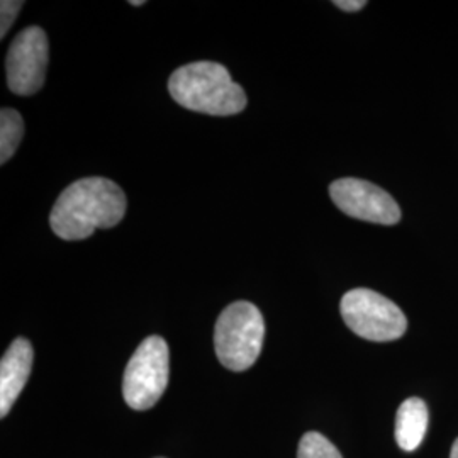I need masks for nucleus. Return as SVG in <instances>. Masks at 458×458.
<instances>
[{
	"label": "nucleus",
	"instance_id": "obj_1",
	"mask_svg": "<svg viewBox=\"0 0 458 458\" xmlns=\"http://www.w3.org/2000/svg\"><path fill=\"white\" fill-rule=\"evenodd\" d=\"M128 200L113 181L89 177L73 182L60 194L49 216L56 236L79 242L92 236L96 229L114 228L126 214Z\"/></svg>",
	"mask_w": 458,
	"mask_h": 458
},
{
	"label": "nucleus",
	"instance_id": "obj_2",
	"mask_svg": "<svg viewBox=\"0 0 458 458\" xmlns=\"http://www.w3.org/2000/svg\"><path fill=\"white\" fill-rule=\"evenodd\" d=\"M168 92L189 111L209 115H233L246 107L245 90L231 81L226 66L196 62L170 75Z\"/></svg>",
	"mask_w": 458,
	"mask_h": 458
},
{
	"label": "nucleus",
	"instance_id": "obj_3",
	"mask_svg": "<svg viewBox=\"0 0 458 458\" xmlns=\"http://www.w3.org/2000/svg\"><path fill=\"white\" fill-rule=\"evenodd\" d=\"M265 321L262 312L251 302L229 304L216 321L214 348L223 367L233 372L250 369L262 352Z\"/></svg>",
	"mask_w": 458,
	"mask_h": 458
},
{
	"label": "nucleus",
	"instance_id": "obj_4",
	"mask_svg": "<svg viewBox=\"0 0 458 458\" xmlns=\"http://www.w3.org/2000/svg\"><path fill=\"white\" fill-rule=\"evenodd\" d=\"M170 376V355L164 338L149 336L140 344L126 367L123 394L136 411L153 408L164 395Z\"/></svg>",
	"mask_w": 458,
	"mask_h": 458
},
{
	"label": "nucleus",
	"instance_id": "obj_5",
	"mask_svg": "<svg viewBox=\"0 0 458 458\" xmlns=\"http://www.w3.org/2000/svg\"><path fill=\"white\" fill-rule=\"evenodd\" d=\"M340 310L344 325L370 342H394L408 329L404 312L393 301L370 289H353L346 293Z\"/></svg>",
	"mask_w": 458,
	"mask_h": 458
},
{
	"label": "nucleus",
	"instance_id": "obj_6",
	"mask_svg": "<svg viewBox=\"0 0 458 458\" xmlns=\"http://www.w3.org/2000/svg\"><path fill=\"white\" fill-rule=\"evenodd\" d=\"M48 36L30 26L16 36L5 58L7 85L17 96H33L41 90L48 70Z\"/></svg>",
	"mask_w": 458,
	"mask_h": 458
},
{
	"label": "nucleus",
	"instance_id": "obj_7",
	"mask_svg": "<svg viewBox=\"0 0 458 458\" xmlns=\"http://www.w3.org/2000/svg\"><path fill=\"white\" fill-rule=\"evenodd\" d=\"M329 196L342 213L355 219L384 226H393L401 221L397 202L376 183L360 179H340L329 185Z\"/></svg>",
	"mask_w": 458,
	"mask_h": 458
},
{
	"label": "nucleus",
	"instance_id": "obj_8",
	"mask_svg": "<svg viewBox=\"0 0 458 458\" xmlns=\"http://www.w3.org/2000/svg\"><path fill=\"white\" fill-rule=\"evenodd\" d=\"M33 346L26 338H17L0 361V416L5 418L22 393L33 369Z\"/></svg>",
	"mask_w": 458,
	"mask_h": 458
},
{
	"label": "nucleus",
	"instance_id": "obj_9",
	"mask_svg": "<svg viewBox=\"0 0 458 458\" xmlns=\"http://www.w3.org/2000/svg\"><path fill=\"white\" fill-rule=\"evenodd\" d=\"M428 406L420 397L406 399L395 416V442L404 452H414L423 440L428 431Z\"/></svg>",
	"mask_w": 458,
	"mask_h": 458
},
{
	"label": "nucleus",
	"instance_id": "obj_10",
	"mask_svg": "<svg viewBox=\"0 0 458 458\" xmlns=\"http://www.w3.org/2000/svg\"><path fill=\"white\" fill-rule=\"evenodd\" d=\"M24 136V121L11 107H4L0 111V164H7Z\"/></svg>",
	"mask_w": 458,
	"mask_h": 458
},
{
	"label": "nucleus",
	"instance_id": "obj_11",
	"mask_svg": "<svg viewBox=\"0 0 458 458\" xmlns=\"http://www.w3.org/2000/svg\"><path fill=\"white\" fill-rule=\"evenodd\" d=\"M297 458H344L338 448L318 431H310L302 437L297 448Z\"/></svg>",
	"mask_w": 458,
	"mask_h": 458
},
{
	"label": "nucleus",
	"instance_id": "obj_12",
	"mask_svg": "<svg viewBox=\"0 0 458 458\" xmlns=\"http://www.w3.org/2000/svg\"><path fill=\"white\" fill-rule=\"evenodd\" d=\"M22 5H24V2L2 0V4H0V38H4L7 31L11 30V26L14 24Z\"/></svg>",
	"mask_w": 458,
	"mask_h": 458
},
{
	"label": "nucleus",
	"instance_id": "obj_13",
	"mask_svg": "<svg viewBox=\"0 0 458 458\" xmlns=\"http://www.w3.org/2000/svg\"><path fill=\"white\" fill-rule=\"evenodd\" d=\"M335 5L344 13H357L367 5V2L365 0H336Z\"/></svg>",
	"mask_w": 458,
	"mask_h": 458
},
{
	"label": "nucleus",
	"instance_id": "obj_14",
	"mask_svg": "<svg viewBox=\"0 0 458 458\" xmlns=\"http://www.w3.org/2000/svg\"><path fill=\"white\" fill-rule=\"evenodd\" d=\"M450 458H458V438L454 443V446H452V454H450Z\"/></svg>",
	"mask_w": 458,
	"mask_h": 458
},
{
	"label": "nucleus",
	"instance_id": "obj_15",
	"mask_svg": "<svg viewBox=\"0 0 458 458\" xmlns=\"http://www.w3.org/2000/svg\"><path fill=\"white\" fill-rule=\"evenodd\" d=\"M130 4H131V5H143L145 2H141V0H136V2H130Z\"/></svg>",
	"mask_w": 458,
	"mask_h": 458
}]
</instances>
